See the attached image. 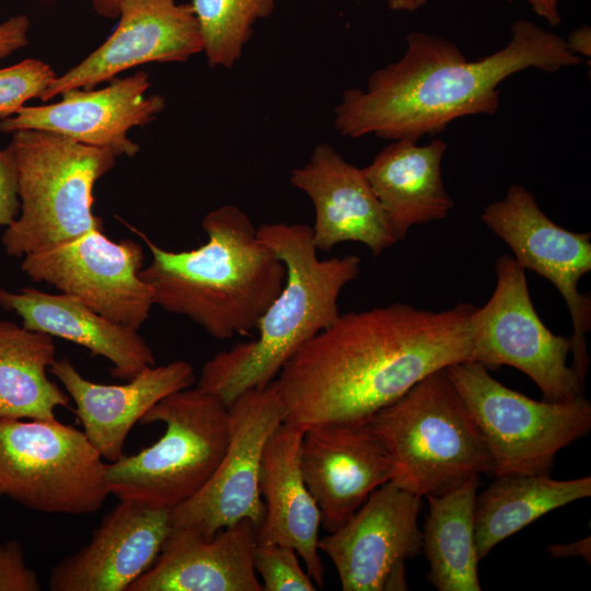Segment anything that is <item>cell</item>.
I'll return each instance as SVG.
<instances>
[{"label":"cell","mask_w":591,"mask_h":591,"mask_svg":"<svg viewBox=\"0 0 591 591\" xmlns=\"http://www.w3.org/2000/svg\"><path fill=\"white\" fill-rule=\"evenodd\" d=\"M290 183L314 206L311 229L317 250L358 242L378 256L397 242L362 169L348 163L327 142L316 144L309 162L290 172Z\"/></svg>","instance_id":"cell-19"},{"label":"cell","mask_w":591,"mask_h":591,"mask_svg":"<svg viewBox=\"0 0 591 591\" xmlns=\"http://www.w3.org/2000/svg\"><path fill=\"white\" fill-rule=\"evenodd\" d=\"M142 246L113 241L103 230L38 250L23 257L21 270L72 296L104 317L138 331L154 305L151 287L141 279Z\"/></svg>","instance_id":"cell-13"},{"label":"cell","mask_w":591,"mask_h":591,"mask_svg":"<svg viewBox=\"0 0 591 591\" xmlns=\"http://www.w3.org/2000/svg\"><path fill=\"white\" fill-rule=\"evenodd\" d=\"M507 2H512L513 0H506Z\"/></svg>","instance_id":"cell-39"},{"label":"cell","mask_w":591,"mask_h":591,"mask_svg":"<svg viewBox=\"0 0 591 591\" xmlns=\"http://www.w3.org/2000/svg\"><path fill=\"white\" fill-rule=\"evenodd\" d=\"M0 308L14 312L28 329L77 344L112 363L111 373L129 381L155 364L154 354L138 331L99 314L79 299L31 287L16 292L0 288Z\"/></svg>","instance_id":"cell-23"},{"label":"cell","mask_w":591,"mask_h":591,"mask_svg":"<svg viewBox=\"0 0 591 591\" xmlns=\"http://www.w3.org/2000/svg\"><path fill=\"white\" fill-rule=\"evenodd\" d=\"M510 31L505 47L474 61L448 38L410 32L397 61L375 70L366 89L344 91L334 109L336 130L348 138L418 141L455 119L496 114L499 85L519 71L556 72L582 63L565 38L530 20L513 22Z\"/></svg>","instance_id":"cell-2"},{"label":"cell","mask_w":591,"mask_h":591,"mask_svg":"<svg viewBox=\"0 0 591 591\" xmlns=\"http://www.w3.org/2000/svg\"><path fill=\"white\" fill-rule=\"evenodd\" d=\"M479 475L441 496H429L422 552L427 580L438 591H480L474 510Z\"/></svg>","instance_id":"cell-27"},{"label":"cell","mask_w":591,"mask_h":591,"mask_svg":"<svg viewBox=\"0 0 591 591\" xmlns=\"http://www.w3.org/2000/svg\"><path fill=\"white\" fill-rule=\"evenodd\" d=\"M149 74L115 78L103 89H71L56 103L22 106L16 114L0 120V130H42L88 146L109 150L116 157H135L140 147L129 139L134 127H143L165 107L159 94L146 95Z\"/></svg>","instance_id":"cell-16"},{"label":"cell","mask_w":591,"mask_h":591,"mask_svg":"<svg viewBox=\"0 0 591 591\" xmlns=\"http://www.w3.org/2000/svg\"><path fill=\"white\" fill-rule=\"evenodd\" d=\"M19 171L20 215L5 228L7 255L38 250L103 230L93 212L94 185L116 164L107 149L42 130L12 132Z\"/></svg>","instance_id":"cell-6"},{"label":"cell","mask_w":591,"mask_h":591,"mask_svg":"<svg viewBox=\"0 0 591 591\" xmlns=\"http://www.w3.org/2000/svg\"><path fill=\"white\" fill-rule=\"evenodd\" d=\"M590 496V476L557 480L551 475H497L475 500V537L479 559H484L505 538L549 511Z\"/></svg>","instance_id":"cell-25"},{"label":"cell","mask_w":591,"mask_h":591,"mask_svg":"<svg viewBox=\"0 0 591 591\" xmlns=\"http://www.w3.org/2000/svg\"><path fill=\"white\" fill-rule=\"evenodd\" d=\"M445 151L440 138L422 146L413 139L393 140L362 169L397 241L412 227L444 219L453 209L441 172Z\"/></svg>","instance_id":"cell-24"},{"label":"cell","mask_w":591,"mask_h":591,"mask_svg":"<svg viewBox=\"0 0 591 591\" xmlns=\"http://www.w3.org/2000/svg\"><path fill=\"white\" fill-rule=\"evenodd\" d=\"M421 497L392 480L373 490L339 529L318 541L344 591L407 590L405 563L422 549Z\"/></svg>","instance_id":"cell-14"},{"label":"cell","mask_w":591,"mask_h":591,"mask_svg":"<svg viewBox=\"0 0 591 591\" xmlns=\"http://www.w3.org/2000/svg\"><path fill=\"white\" fill-rule=\"evenodd\" d=\"M448 371L486 440L494 476L551 475L558 451L591 429L583 394L535 401L497 381L482 363L465 361Z\"/></svg>","instance_id":"cell-8"},{"label":"cell","mask_w":591,"mask_h":591,"mask_svg":"<svg viewBox=\"0 0 591 591\" xmlns=\"http://www.w3.org/2000/svg\"><path fill=\"white\" fill-rule=\"evenodd\" d=\"M257 529L242 519L207 540L171 526L153 565L127 591H263L253 563Z\"/></svg>","instance_id":"cell-21"},{"label":"cell","mask_w":591,"mask_h":591,"mask_svg":"<svg viewBox=\"0 0 591 591\" xmlns=\"http://www.w3.org/2000/svg\"><path fill=\"white\" fill-rule=\"evenodd\" d=\"M19 171L13 146L0 149V227L8 228L20 215Z\"/></svg>","instance_id":"cell-32"},{"label":"cell","mask_w":591,"mask_h":591,"mask_svg":"<svg viewBox=\"0 0 591 591\" xmlns=\"http://www.w3.org/2000/svg\"><path fill=\"white\" fill-rule=\"evenodd\" d=\"M36 572L26 564L18 541L0 542V591H39Z\"/></svg>","instance_id":"cell-31"},{"label":"cell","mask_w":591,"mask_h":591,"mask_svg":"<svg viewBox=\"0 0 591 591\" xmlns=\"http://www.w3.org/2000/svg\"><path fill=\"white\" fill-rule=\"evenodd\" d=\"M124 223L152 256L139 275L151 287L154 305L188 317L213 338L250 334L283 286V263L234 205L209 211L201 222L207 241L188 251H166Z\"/></svg>","instance_id":"cell-3"},{"label":"cell","mask_w":591,"mask_h":591,"mask_svg":"<svg viewBox=\"0 0 591 591\" xmlns=\"http://www.w3.org/2000/svg\"><path fill=\"white\" fill-rule=\"evenodd\" d=\"M480 219L511 248L521 268L547 279L564 298L573 328L570 368L584 384L590 364L586 335L591 329V297L578 286L591 270V233L571 232L553 222L520 184L510 185L502 199L484 209Z\"/></svg>","instance_id":"cell-12"},{"label":"cell","mask_w":591,"mask_h":591,"mask_svg":"<svg viewBox=\"0 0 591 591\" xmlns=\"http://www.w3.org/2000/svg\"><path fill=\"white\" fill-rule=\"evenodd\" d=\"M294 548L257 543L253 563L263 580V591H315L317 587L302 569Z\"/></svg>","instance_id":"cell-30"},{"label":"cell","mask_w":591,"mask_h":591,"mask_svg":"<svg viewBox=\"0 0 591 591\" xmlns=\"http://www.w3.org/2000/svg\"><path fill=\"white\" fill-rule=\"evenodd\" d=\"M118 19L114 32L101 46L56 77L42 95V102L71 89H94L147 62H183L204 49L190 3L124 0Z\"/></svg>","instance_id":"cell-15"},{"label":"cell","mask_w":591,"mask_h":591,"mask_svg":"<svg viewBox=\"0 0 591 591\" xmlns=\"http://www.w3.org/2000/svg\"><path fill=\"white\" fill-rule=\"evenodd\" d=\"M49 372L74 402V414L84 434L108 462L124 456V444L130 430L150 408L196 381L193 366L184 360L151 366L125 384L89 381L67 358L56 359Z\"/></svg>","instance_id":"cell-20"},{"label":"cell","mask_w":591,"mask_h":591,"mask_svg":"<svg viewBox=\"0 0 591 591\" xmlns=\"http://www.w3.org/2000/svg\"><path fill=\"white\" fill-rule=\"evenodd\" d=\"M105 467L73 426L58 419H0V497L43 513L91 514L109 495Z\"/></svg>","instance_id":"cell-9"},{"label":"cell","mask_w":591,"mask_h":591,"mask_svg":"<svg viewBox=\"0 0 591 591\" xmlns=\"http://www.w3.org/2000/svg\"><path fill=\"white\" fill-rule=\"evenodd\" d=\"M228 407L229 441L218 467L196 495L171 510L172 528L192 530L207 540L242 519L257 528L262 524V455L268 438L283 422L276 380L242 393Z\"/></svg>","instance_id":"cell-11"},{"label":"cell","mask_w":591,"mask_h":591,"mask_svg":"<svg viewBox=\"0 0 591 591\" xmlns=\"http://www.w3.org/2000/svg\"><path fill=\"white\" fill-rule=\"evenodd\" d=\"M208 65L230 69L241 59L258 20L268 18L276 0H192Z\"/></svg>","instance_id":"cell-28"},{"label":"cell","mask_w":591,"mask_h":591,"mask_svg":"<svg viewBox=\"0 0 591 591\" xmlns=\"http://www.w3.org/2000/svg\"><path fill=\"white\" fill-rule=\"evenodd\" d=\"M567 48L576 56L590 58L591 30L587 25L575 28L565 39Z\"/></svg>","instance_id":"cell-35"},{"label":"cell","mask_w":591,"mask_h":591,"mask_svg":"<svg viewBox=\"0 0 591 591\" xmlns=\"http://www.w3.org/2000/svg\"><path fill=\"white\" fill-rule=\"evenodd\" d=\"M257 236L281 259L286 278L258 322V338L218 352L200 371L197 386L227 406L276 380L300 347L331 326L341 290L360 274L359 256L320 259L308 224L265 223Z\"/></svg>","instance_id":"cell-4"},{"label":"cell","mask_w":591,"mask_h":591,"mask_svg":"<svg viewBox=\"0 0 591 591\" xmlns=\"http://www.w3.org/2000/svg\"><path fill=\"white\" fill-rule=\"evenodd\" d=\"M303 431L283 421L264 447L258 493L265 503V517L256 541L294 548L315 586L323 588L325 569L318 553L321 513L300 466Z\"/></svg>","instance_id":"cell-22"},{"label":"cell","mask_w":591,"mask_h":591,"mask_svg":"<svg viewBox=\"0 0 591 591\" xmlns=\"http://www.w3.org/2000/svg\"><path fill=\"white\" fill-rule=\"evenodd\" d=\"M140 422H163L165 431L138 453L106 463V488L118 500L172 510L218 467L229 441V407L198 386L187 387L163 397Z\"/></svg>","instance_id":"cell-7"},{"label":"cell","mask_w":591,"mask_h":591,"mask_svg":"<svg viewBox=\"0 0 591 591\" xmlns=\"http://www.w3.org/2000/svg\"><path fill=\"white\" fill-rule=\"evenodd\" d=\"M493 296L471 315L470 360L487 369L509 366L526 374L545 401L582 395V384L568 367L570 337L552 333L532 303L525 270L509 255L495 263Z\"/></svg>","instance_id":"cell-10"},{"label":"cell","mask_w":591,"mask_h":591,"mask_svg":"<svg viewBox=\"0 0 591 591\" xmlns=\"http://www.w3.org/2000/svg\"><path fill=\"white\" fill-rule=\"evenodd\" d=\"M369 422L389 452L391 480L421 498L494 475L486 440L448 368L416 383Z\"/></svg>","instance_id":"cell-5"},{"label":"cell","mask_w":591,"mask_h":591,"mask_svg":"<svg viewBox=\"0 0 591 591\" xmlns=\"http://www.w3.org/2000/svg\"><path fill=\"white\" fill-rule=\"evenodd\" d=\"M546 552L556 558L582 557L588 564L591 563V537L590 535L577 542L567 544H551Z\"/></svg>","instance_id":"cell-34"},{"label":"cell","mask_w":591,"mask_h":591,"mask_svg":"<svg viewBox=\"0 0 591 591\" xmlns=\"http://www.w3.org/2000/svg\"><path fill=\"white\" fill-rule=\"evenodd\" d=\"M54 337L0 321V419L56 420L70 396L48 378L56 360Z\"/></svg>","instance_id":"cell-26"},{"label":"cell","mask_w":591,"mask_h":591,"mask_svg":"<svg viewBox=\"0 0 591 591\" xmlns=\"http://www.w3.org/2000/svg\"><path fill=\"white\" fill-rule=\"evenodd\" d=\"M53 68L27 58L0 69V120L11 117L31 99H39L56 79Z\"/></svg>","instance_id":"cell-29"},{"label":"cell","mask_w":591,"mask_h":591,"mask_svg":"<svg viewBox=\"0 0 591 591\" xmlns=\"http://www.w3.org/2000/svg\"><path fill=\"white\" fill-rule=\"evenodd\" d=\"M170 530L171 510L119 500L88 544L53 567L48 587L127 591L153 565Z\"/></svg>","instance_id":"cell-18"},{"label":"cell","mask_w":591,"mask_h":591,"mask_svg":"<svg viewBox=\"0 0 591 591\" xmlns=\"http://www.w3.org/2000/svg\"><path fill=\"white\" fill-rule=\"evenodd\" d=\"M426 3L427 0H387L389 8L397 12H415Z\"/></svg>","instance_id":"cell-38"},{"label":"cell","mask_w":591,"mask_h":591,"mask_svg":"<svg viewBox=\"0 0 591 591\" xmlns=\"http://www.w3.org/2000/svg\"><path fill=\"white\" fill-rule=\"evenodd\" d=\"M532 10L552 26H557L561 22L558 10L559 0H525Z\"/></svg>","instance_id":"cell-36"},{"label":"cell","mask_w":591,"mask_h":591,"mask_svg":"<svg viewBox=\"0 0 591 591\" xmlns=\"http://www.w3.org/2000/svg\"><path fill=\"white\" fill-rule=\"evenodd\" d=\"M303 480L328 533L345 524L370 494L392 478L386 448L369 421L304 429L300 444Z\"/></svg>","instance_id":"cell-17"},{"label":"cell","mask_w":591,"mask_h":591,"mask_svg":"<svg viewBox=\"0 0 591 591\" xmlns=\"http://www.w3.org/2000/svg\"><path fill=\"white\" fill-rule=\"evenodd\" d=\"M30 20L18 14L0 23V61L28 44Z\"/></svg>","instance_id":"cell-33"},{"label":"cell","mask_w":591,"mask_h":591,"mask_svg":"<svg viewBox=\"0 0 591 591\" xmlns=\"http://www.w3.org/2000/svg\"><path fill=\"white\" fill-rule=\"evenodd\" d=\"M475 308L391 303L339 314L279 372L283 421L303 430L369 421L432 372L470 360Z\"/></svg>","instance_id":"cell-1"},{"label":"cell","mask_w":591,"mask_h":591,"mask_svg":"<svg viewBox=\"0 0 591 591\" xmlns=\"http://www.w3.org/2000/svg\"><path fill=\"white\" fill-rule=\"evenodd\" d=\"M95 12L106 19H118L124 0H91Z\"/></svg>","instance_id":"cell-37"}]
</instances>
